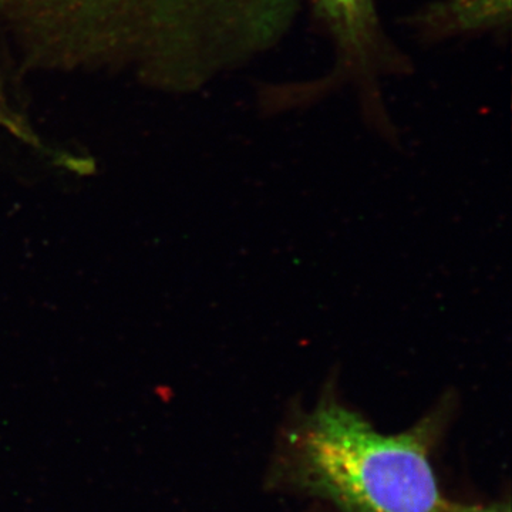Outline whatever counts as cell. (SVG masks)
Returning <instances> with one entry per match:
<instances>
[{"label":"cell","mask_w":512,"mask_h":512,"mask_svg":"<svg viewBox=\"0 0 512 512\" xmlns=\"http://www.w3.org/2000/svg\"><path fill=\"white\" fill-rule=\"evenodd\" d=\"M448 512H510L508 505H491V507H477V505H461L448 503Z\"/></svg>","instance_id":"5"},{"label":"cell","mask_w":512,"mask_h":512,"mask_svg":"<svg viewBox=\"0 0 512 512\" xmlns=\"http://www.w3.org/2000/svg\"><path fill=\"white\" fill-rule=\"evenodd\" d=\"M447 402L412 430L384 436L326 389L289 431L295 478L345 512H448L430 447Z\"/></svg>","instance_id":"2"},{"label":"cell","mask_w":512,"mask_h":512,"mask_svg":"<svg viewBox=\"0 0 512 512\" xmlns=\"http://www.w3.org/2000/svg\"><path fill=\"white\" fill-rule=\"evenodd\" d=\"M512 0H436L420 15L426 35L447 39L510 28Z\"/></svg>","instance_id":"4"},{"label":"cell","mask_w":512,"mask_h":512,"mask_svg":"<svg viewBox=\"0 0 512 512\" xmlns=\"http://www.w3.org/2000/svg\"><path fill=\"white\" fill-rule=\"evenodd\" d=\"M332 45L326 72L302 82L276 84L262 92L271 111L295 109L335 92H353L363 116L379 130L393 126L387 110V80L409 74L410 57L393 42L380 18L379 0H309Z\"/></svg>","instance_id":"3"},{"label":"cell","mask_w":512,"mask_h":512,"mask_svg":"<svg viewBox=\"0 0 512 512\" xmlns=\"http://www.w3.org/2000/svg\"><path fill=\"white\" fill-rule=\"evenodd\" d=\"M299 0H0L10 66L201 92L284 42Z\"/></svg>","instance_id":"1"}]
</instances>
